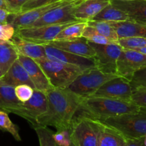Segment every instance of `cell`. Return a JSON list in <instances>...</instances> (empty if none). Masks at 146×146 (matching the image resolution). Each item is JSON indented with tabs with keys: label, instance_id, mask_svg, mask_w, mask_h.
Listing matches in <instances>:
<instances>
[{
	"label": "cell",
	"instance_id": "cell-31",
	"mask_svg": "<svg viewBox=\"0 0 146 146\" xmlns=\"http://www.w3.org/2000/svg\"><path fill=\"white\" fill-rule=\"evenodd\" d=\"M118 43L123 48L137 49L146 47V38L143 37H127L119 38Z\"/></svg>",
	"mask_w": 146,
	"mask_h": 146
},
{
	"label": "cell",
	"instance_id": "cell-19",
	"mask_svg": "<svg viewBox=\"0 0 146 146\" xmlns=\"http://www.w3.org/2000/svg\"><path fill=\"white\" fill-rule=\"evenodd\" d=\"M110 3L125 12L132 20L146 23V0H110Z\"/></svg>",
	"mask_w": 146,
	"mask_h": 146
},
{
	"label": "cell",
	"instance_id": "cell-29",
	"mask_svg": "<svg viewBox=\"0 0 146 146\" xmlns=\"http://www.w3.org/2000/svg\"><path fill=\"white\" fill-rule=\"evenodd\" d=\"M37 133L40 146H58L53 138L54 133L49 129L48 126L37 125L33 126Z\"/></svg>",
	"mask_w": 146,
	"mask_h": 146
},
{
	"label": "cell",
	"instance_id": "cell-39",
	"mask_svg": "<svg viewBox=\"0 0 146 146\" xmlns=\"http://www.w3.org/2000/svg\"><path fill=\"white\" fill-rule=\"evenodd\" d=\"M126 146H145L144 138H126Z\"/></svg>",
	"mask_w": 146,
	"mask_h": 146
},
{
	"label": "cell",
	"instance_id": "cell-18",
	"mask_svg": "<svg viewBox=\"0 0 146 146\" xmlns=\"http://www.w3.org/2000/svg\"><path fill=\"white\" fill-rule=\"evenodd\" d=\"M110 4V0H82L74 8V16L79 21H91Z\"/></svg>",
	"mask_w": 146,
	"mask_h": 146
},
{
	"label": "cell",
	"instance_id": "cell-6",
	"mask_svg": "<svg viewBox=\"0 0 146 146\" xmlns=\"http://www.w3.org/2000/svg\"><path fill=\"white\" fill-rule=\"evenodd\" d=\"M100 121L82 115L74 117L70 128L73 146H97Z\"/></svg>",
	"mask_w": 146,
	"mask_h": 146
},
{
	"label": "cell",
	"instance_id": "cell-37",
	"mask_svg": "<svg viewBox=\"0 0 146 146\" xmlns=\"http://www.w3.org/2000/svg\"><path fill=\"white\" fill-rule=\"evenodd\" d=\"M53 1H54V0H27V2L24 4L21 8V12L46 5Z\"/></svg>",
	"mask_w": 146,
	"mask_h": 146
},
{
	"label": "cell",
	"instance_id": "cell-4",
	"mask_svg": "<svg viewBox=\"0 0 146 146\" xmlns=\"http://www.w3.org/2000/svg\"><path fill=\"white\" fill-rule=\"evenodd\" d=\"M42 68L49 81L55 88H67L84 71L73 66L49 59L35 60Z\"/></svg>",
	"mask_w": 146,
	"mask_h": 146
},
{
	"label": "cell",
	"instance_id": "cell-45",
	"mask_svg": "<svg viewBox=\"0 0 146 146\" xmlns=\"http://www.w3.org/2000/svg\"><path fill=\"white\" fill-rule=\"evenodd\" d=\"M118 1H129V0H118Z\"/></svg>",
	"mask_w": 146,
	"mask_h": 146
},
{
	"label": "cell",
	"instance_id": "cell-36",
	"mask_svg": "<svg viewBox=\"0 0 146 146\" xmlns=\"http://www.w3.org/2000/svg\"><path fill=\"white\" fill-rule=\"evenodd\" d=\"M16 28L10 23L0 24V41H10L14 36Z\"/></svg>",
	"mask_w": 146,
	"mask_h": 146
},
{
	"label": "cell",
	"instance_id": "cell-30",
	"mask_svg": "<svg viewBox=\"0 0 146 146\" xmlns=\"http://www.w3.org/2000/svg\"><path fill=\"white\" fill-rule=\"evenodd\" d=\"M82 37L86 38L90 42L97 44H110L116 43L101 35L100 33L97 32L95 29L89 25H87L84 29Z\"/></svg>",
	"mask_w": 146,
	"mask_h": 146
},
{
	"label": "cell",
	"instance_id": "cell-34",
	"mask_svg": "<svg viewBox=\"0 0 146 146\" xmlns=\"http://www.w3.org/2000/svg\"><path fill=\"white\" fill-rule=\"evenodd\" d=\"M53 138L58 146L72 145L70 129L57 131L55 133H53Z\"/></svg>",
	"mask_w": 146,
	"mask_h": 146
},
{
	"label": "cell",
	"instance_id": "cell-10",
	"mask_svg": "<svg viewBox=\"0 0 146 146\" xmlns=\"http://www.w3.org/2000/svg\"><path fill=\"white\" fill-rule=\"evenodd\" d=\"M146 66V55L134 49L123 48L117 61L116 74L131 80L133 74Z\"/></svg>",
	"mask_w": 146,
	"mask_h": 146
},
{
	"label": "cell",
	"instance_id": "cell-33",
	"mask_svg": "<svg viewBox=\"0 0 146 146\" xmlns=\"http://www.w3.org/2000/svg\"><path fill=\"white\" fill-rule=\"evenodd\" d=\"M34 88L26 84L19 85L14 88L15 95L21 103H25L31 98L34 93Z\"/></svg>",
	"mask_w": 146,
	"mask_h": 146
},
{
	"label": "cell",
	"instance_id": "cell-42",
	"mask_svg": "<svg viewBox=\"0 0 146 146\" xmlns=\"http://www.w3.org/2000/svg\"><path fill=\"white\" fill-rule=\"evenodd\" d=\"M136 50V51H139V52L142 53L143 54H145L146 55V47H143V48H137V49H134Z\"/></svg>",
	"mask_w": 146,
	"mask_h": 146
},
{
	"label": "cell",
	"instance_id": "cell-5",
	"mask_svg": "<svg viewBox=\"0 0 146 146\" xmlns=\"http://www.w3.org/2000/svg\"><path fill=\"white\" fill-rule=\"evenodd\" d=\"M116 76L117 74H106L95 66L82 72L67 88L82 98H87L92 96L104 83Z\"/></svg>",
	"mask_w": 146,
	"mask_h": 146
},
{
	"label": "cell",
	"instance_id": "cell-22",
	"mask_svg": "<svg viewBox=\"0 0 146 146\" xmlns=\"http://www.w3.org/2000/svg\"><path fill=\"white\" fill-rule=\"evenodd\" d=\"M111 23L115 29L119 38L127 37L146 38V23L134 20Z\"/></svg>",
	"mask_w": 146,
	"mask_h": 146
},
{
	"label": "cell",
	"instance_id": "cell-9",
	"mask_svg": "<svg viewBox=\"0 0 146 146\" xmlns=\"http://www.w3.org/2000/svg\"><path fill=\"white\" fill-rule=\"evenodd\" d=\"M82 0H70L46 12L29 27H40L82 21L77 20L74 16V8Z\"/></svg>",
	"mask_w": 146,
	"mask_h": 146
},
{
	"label": "cell",
	"instance_id": "cell-25",
	"mask_svg": "<svg viewBox=\"0 0 146 146\" xmlns=\"http://www.w3.org/2000/svg\"><path fill=\"white\" fill-rule=\"evenodd\" d=\"M92 20L108 21V22H120V21H130L132 19L125 12L115 7L110 3Z\"/></svg>",
	"mask_w": 146,
	"mask_h": 146
},
{
	"label": "cell",
	"instance_id": "cell-8",
	"mask_svg": "<svg viewBox=\"0 0 146 146\" xmlns=\"http://www.w3.org/2000/svg\"><path fill=\"white\" fill-rule=\"evenodd\" d=\"M71 24L73 23L16 29L15 34L30 42L39 44H46L54 41L60 31Z\"/></svg>",
	"mask_w": 146,
	"mask_h": 146
},
{
	"label": "cell",
	"instance_id": "cell-12",
	"mask_svg": "<svg viewBox=\"0 0 146 146\" xmlns=\"http://www.w3.org/2000/svg\"><path fill=\"white\" fill-rule=\"evenodd\" d=\"M133 88L130 80L117 76L104 83L92 96L106 97L116 99L130 100Z\"/></svg>",
	"mask_w": 146,
	"mask_h": 146
},
{
	"label": "cell",
	"instance_id": "cell-46",
	"mask_svg": "<svg viewBox=\"0 0 146 146\" xmlns=\"http://www.w3.org/2000/svg\"><path fill=\"white\" fill-rule=\"evenodd\" d=\"M61 1V0H54V1Z\"/></svg>",
	"mask_w": 146,
	"mask_h": 146
},
{
	"label": "cell",
	"instance_id": "cell-20",
	"mask_svg": "<svg viewBox=\"0 0 146 146\" xmlns=\"http://www.w3.org/2000/svg\"><path fill=\"white\" fill-rule=\"evenodd\" d=\"M22 104L16 96L14 87L0 83V109L21 117Z\"/></svg>",
	"mask_w": 146,
	"mask_h": 146
},
{
	"label": "cell",
	"instance_id": "cell-3",
	"mask_svg": "<svg viewBox=\"0 0 146 146\" xmlns=\"http://www.w3.org/2000/svg\"><path fill=\"white\" fill-rule=\"evenodd\" d=\"M123 134L126 138H144L146 135V112L126 113L101 121Z\"/></svg>",
	"mask_w": 146,
	"mask_h": 146
},
{
	"label": "cell",
	"instance_id": "cell-28",
	"mask_svg": "<svg viewBox=\"0 0 146 146\" xmlns=\"http://www.w3.org/2000/svg\"><path fill=\"white\" fill-rule=\"evenodd\" d=\"M0 129L11 134L17 141H21L18 126L10 120L8 113L1 109H0Z\"/></svg>",
	"mask_w": 146,
	"mask_h": 146
},
{
	"label": "cell",
	"instance_id": "cell-26",
	"mask_svg": "<svg viewBox=\"0 0 146 146\" xmlns=\"http://www.w3.org/2000/svg\"><path fill=\"white\" fill-rule=\"evenodd\" d=\"M87 25H88V23L85 21H78V22L71 24L63 29L60 31V34L56 36L54 40L61 41V40H70L80 38L82 36L84 29Z\"/></svg>",
	"mask_w": 146,
	"mask_h": 146
},
{
	"label": "cell",
	"instance_id": "cell-41",
	"mask_svg": "<svg viewBox=\"0 0 146 146\" xmlns=\"http://www.w3.org/2000/svg\"><path fill=\"white\" fill-rule=\"evenodd\" d=\"M0 9L7 10L9 11V7L6 0H0Z\"/></svg>",
	"mask_w": 146,
	"mask_h": 146
},
{
	"label": "cell",
	"instance_id": "cell-32",
	"mask_svg": "<svg viewBox=\"0 0 146 146\" xmlns=\"http://www.w3.org/2000/svg\"><path fill=\"white\" fill-rule=\"evenodd\" d=\"M131 101L140 108V111L146 112V88L138 86L133 88Z\"/></svg>",
	"mask_w": 146,
	"mask_h": 146
},
{
	"label": "cell",
	"instance_id": "cell-15",
	"mask_svg": "<svg viewBox=\"0 0 146 146\" xmlns=\"http://www.w3.org/2000/svg\"><path fill=\"white\" fill-rule=\"evenodd\" d=\"M18 60L27 71L29 76L35 86V89L46 94L47 91L54 88L46 76L42 68L35 60L22 55H19Z\"/></svg>",
	"mask_w": 146,
	"mask_h": 146
},
{
	"label": "cell",
	"instance_id": "cell-23",
	"mask_svg": "<svg viewBox=\"0 0 146 146\" xmlns=\"http://www.w3.org/2000/svg\"><path fill=\"white\" fill-rule=\"evenodd\" d=\"M97 146H126V138L117 130L100 121Z\"/></svg>",
	"mask_w": 146,
	"mask_h": 146
},
{
	"label": "cell",
	"instance_id": "cell-11",
	"mask_svg": "<svg viewBox=\"0 0 146 146\" xmlns=\"http://www.w3.org/2000/svg\"><path fill=\"white\" fill-rule=\"evenodd\" d=\"M45 49L46 57L53 61L77 67L82 71L95 67L94 58L82 56L72 53L67 52L49 44H43Z\"/></svg>",
	"mask_w": 146,
	"mask_h": 146
},
{
	"label": "cell",
	"instance_id": "cell-17",
	"mask_svg": "<svg viewBox=\"0 0 146 146\" xmlns=\"http://www.w3.org/2000/svg\"><path fill=\"white\" fill-rule=\"evenodd\" d=\"M0 83L14 88L19 85L26 84L35 89V86L27 71L18 59L14 61L8 71L0 78Z\"/></svg>",
	"mask_w": 146,
	"mask_h": 146
},
{
	"label": "cell",
	"instance_id": "cell-38",
	"mask_svg": "<svg viewBox=\"0 0 146 146\" xmlns=\"http://www.w3.org/2000/svg\"><path fill=\"white\" fill-rule=\"evenodd\" d=\"M27 0H6L9 7V11L11 14L21 12V8Z\"/></svg>",
	"mask_w": 146,
	"mask_h": 146
},
{
	"label": "cell",
	"instance_id": "cell-2",
	"mask_svg": "<svg viewBox=\"0 0 146 146\" xmlns=\"http://www.w3.org/2000/svg\"><path fill=\"white\" fill-rule=\"evenodd\" d=\"M140 111V108L130 100L100 96L83 98L78 110L80 115L100 121L110 117L137 113Z\"/></svg>",
	"mask_w": 146,
	"mask_h": 146
},
{
	"label": "cell",
	"instance_id": "cell-13",
	"mask_svg": "<svg viewBox=\"0 0 146 146\" xmlns=\"http://www.w3.org/2000/svg\"><path fill=\"white\" fill-rule=\"evenodd\" d=\"M48 108L47 94L37 89L34 90L32 96L22 104L21 118L27 120L32 126L37 125L39 117L45 113Z\"/></svg>",
	"mask_w": 146,
	"mask_h": 146
},
{
	"label": "cell",
	"instance_id": "cell-40",
	"mask_svg": "<svg viewBox=\"0 0 146 146\" xmlns=\"http://www.w3.org/2000/svg\"><path fill=\"white\" fill-rule=\"evenodd\" d=\"M10 14L11 13L7 10L0 9V24H7Z\"/></svg>",
	"mask_w": 146,
	"mask_h": 146
},
{
	"label": "cell",
	"instance_id": "cell-27",
	"mask_svg": "<svg viewBox=\"0 0 146 146\" xmlns=\"http://www.w3.org/2000/svg\"><path fill=\"white\" fill-rule=\"evenodd\" d=\"M89 26H91L95 29L98 33L101 35L104 36L106 38H109L114 42L117 43L119 37L117 36L116 30L111 22L103 21H87Z\"/></svg>",
	"mask_w": 146,
	"mask_h": 146
},
{
	"label": "cell",
	"instance_id": "cell-16",
	"mask_svg": "<svg viewBox=\"0 0 146 146\" xmlns=\"http://www.w3.org/2000/svg\"><path fill=\"white\" fill-rule=\"evenodd\" d=\"M46 44L82 56L94 58L95 56V51L90 46V41L83 37L70 40H54Z\"/></svg>",
	"mask_w": 146,
	"mask_h": 146
},
{
	"label": "cell",
	"instance_id": "cell-7",
	"mask_svg": "<svg viewBox=\"0 0 146 146\" xmlns=\"http://www.w3.org/2000/svg\"><path fill=\"white\" fill-rule=\"evenodd\" d=\"M90 46L95 51L94 57L97 68L106 74H116L117 61L123 48L118 44H97L90 42Z\"/></svg>",
	"mask_w": 146,
	"mask_h": 146
},
{
	"label": "cell",
	"instance_id": "cell-47",
	"mask_svg": "<svg viewBox=\"0 0 146 146\" xmlns=\"http://www.w3.org/2000/svg\"><path fill=\"white\" fill-rule=\"evenodd\" d=\"M71 146H73V145H71Z\"/></svg>",
	"mask_w": 146,
	"mask_h": 146
},
{
	"label": "cell",
	"instance_id": "cell-43",
	"mask_svg": "<svg viewBox=\"0 0 146 146\" xmlns=\"http://www.w3.org/2000/svg\"><path fill=\"white\" fill-rule=\"evenodd\" d=\"M144 144L146 146V135L144 137Z\"/></svg>",
	"mask_w": 146,
	"mask_h": 146
},
{
	"label": "cell",
	"instance_id": "cell-44",
	"mask_svg": "<svg viewBox=\"0 0 146 146\" xmlns=\"http://www.w3.org/2000/svg\"><path fill=\"white\" fill-rule=\"evenodd\" d=\"M3 76V74H2V73H1V68H0V78H1V76Z\"/></svg>",
	"mask_w": 146,
	"mask_h": 146
},
{
	"label": "cell",
	"instance_id": "cell-24",
	"mask_svg": "<svg viewBox=\"0 0 146 146\" xmlns=\"http://www.w3.org/2000/svg\"><path fill=\"white\" fill-rule=\"evenodd\" d=\"M18 57V52L11 41H0V68L3 75Z\"/></svg>",
	"mask_w": 146,
	"mask_h": 146
},
{
	"label": "cell",
	"instance_id": "cell-21",
	"mask_svg": "<svg viewBox=\"0 0 146 146\" xmlns=\"http://www.w3.org/2000/svg\"><path fill=\"white\" fill-rule=\"evenodd\" d=\"M10 41L15 46L19 55H22L29 57L34 60L45 58V49L43 44H36L24 40L14 34Z\"/></svg>",
	"mask_w": 146,
	"mask_h": 146
},
{
	"label": "cell",
	"instance_id": "cell-1",
	"mask_svg": "<svg viewBox=\"0 0 146 146\" xmlns=\"http://www.w3.org/2000/svg\"><path fill=\"white\" fill-rule=\"evenodd\" d=\"M48 108L37 119V125L52 126L57 131L70 129L82 97L68 88H52L46 93Z\"/></svg>",
	"mask_w": 146,
	"mask_h": 146
},
{
	"label": "cell",
	"instance_id": "cell-14",
	"mask_svg": "<svg viewBox=\"0 0 146 146\" xmlns=\"http://www.w3.org/2000/svg\"><path fill=\"white\" fill-rule=\"evenodd\" d=\"M69 1L70 0L53 1L46 5L28 10V11H21L18 14H11L9 17L8 23L14 25L16 29L28 27L31 26L33 23L35 22L42 16L44 15L46 12Z\"/></svg>",
	"mask_w": 146,
	"mask_h": 146
},
{
	"label": "cell",
	"instance_id": "cell-35",
	"mask_svg": "<svg viewBox=\"0 0 146 146\" xmlns=\"http://www.w3.org/2000/svg\"><path fill=\"white\" fill-rule=\"evenodd\" d=\"M130 84L133 88L138 86L146 88V66L140 68L133 74L130 80Z\"/></svg>",
	"mask_w": 146,
	"mask_h": 146
}]
</instances>
